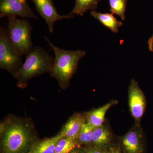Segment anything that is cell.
Listing matches in <instances>:
<instances>
[{"label":"cell","instance_id":"cell-10","mask_svg":"<svg viewBox=\"0 0 153 153\" xmlns=\"http://www.w3.org/2000/svg\"><path fill=\"white\" fill-rule=\"evenodd\" d=\"M113 134L108 125L95 128L92 137V146L104 150H107L112 146Z\"/></svg>","mask_w":153,"mask_h":153},{"label":"cell","instance_id":"cell-11","mask_svg":"<svg viewBox=\"0 0 153 153\" xmlns=\"http://www.w3.org/2000/svg\"><path fill=\"white\" fill-rule=\"evenodd\" d=\"M117 100H111L98 108L91 111L86 114L88 123L93 127H98L104 124L105 114L111 107L117 104Z\"/></svg>","mask_w":153,"mask_h":153},{"label":"cell","instance_id":"cell-2","mask_svg":"<svg viewBox=\"0 0 153 153\" xmlns=\"http://www.w3.org/2000/svg\"><path fill=\"white\" fill-rule=\"evenodd\" d=\"M32 130L27 124L16 121L5 128L1 142L2 153H25L33 145Z\"/></svg>","mask_w":153,"mask_h":153},{"label":"cell","instance_id":"cell-17","mask_svg":"<svg viewBox=\"0 0 153 153\" xmlns=\"http://www.w3.org/2000/svg\"><path fill=\"white\" fill-rule=\"evenodd\" d=\"M77 144L76 139L63 137L56 145L55 153H70L76 149Z\"/></svg>","mask_w":153,"mask_h":153},{"label":"cell","instance_id":"cell-22","mask_svg":"<svg viewBox=\"0 0 153 153\" xmlns=\"http://www.w3.org/2000/svg\"><path fill=\"white\" fill-rule=\"evenodd\" d=\"M70 153H83V150H80L76 149L74 150Z\"/></svg>","mask_w":153,"mask_h":153},{"label":"cell","instance_id":"cell-16","mask_svg":"<svg viewBox=\"0 0 153 153\" xmlns=\"http://www.w3.org/2000/svg\"><path fill=\"white\" fill-rule=\"evenodd\" d=\"M94 128L87 122L82 125L79 131L76 140L77 143L81 145L87 146H92V137Z\"/></svg>","mask_w":153,"mask_h":153},{"label":"cell","instance_id":"cell-3","mask_svg":"<svg viewBox=\"0 0 153 153\" xmlns=\"http://www.w3.org/2000/svg\"><path fill=\"white\" fill-rule=\"evenodd\" d=\"M54 60L48 52L36 47L27 55L25 63L15 73V77L22 84L31 78L52 70Z\"/></svg>","mask_w":153,"mask_h":153},{"label":"cell","instance_id":"cell-14","mask_svg":"<svg viewBox=\"0 0 153 153\" xmlns=\"http://www.w3.org/2000/svg\"><path fill=\"white\" fill-rule=\"evenodd\" d=\"M91 14L94 19H97L114 33H117L119 32V28L123 25V23L121 21H118L112 13H102L96 11H91Z\"/></svg>","mask_w":153,"mask_h":153},{"label":"cell","instance_id":"cell-7","mask_svg":"<svg viewBox=\"0 0 153 153\" xmlns=\"http://www.w3.org/2000/svg\"><path fill=\"white\" fill-rule=\"evenodd\" d=\"M119 141V147L122 153H144L145 137L141 125L135 124Z\"/></svg>","mask_w":153,"mask_h":153},{"label":"cell","instance_id":"cell-4","mask_svg":"<svg viewBox=\"0 0 153 153\" xmlns=\"http://www.w3.org/2000/svg\"><path fill=\"white\" fill-rule=\"evenodd\" d=\"M7 17L8 35L11 44L19 55L27 56L34 49L31 39L33 27L27 20L15 16Z\"/></svg>","mask_w":153,"mask_h":153},{"label":"cell","instance_id":"cell-21","mask_svg":"<svg viewBox=\"0 0 153 153\" xmlns=\"http://www.w3.org/2000/svg\"><path fill=\"white\" fill-rule=\"evenodd\" d=\"M148 45L149 50L153 52V34L148 40Z\"/></svg>","mask_w":153,"mask_h":153},{"label":"cell","instance_id":"cell-5","mask_svg":"<svg viewBox=\"0 0 153 153\" xmlns=\"http://www.w3.org/2000/svg\"><path fill=\"white\" fill-rule=\"evenodd\" d=\"M22 57L14 50L10 41L7 30L0 27V67L13 72L21 65Z\"/></svg>","mask_w":153,"mask_h":153},{"label":"cell","instance_id":"cell-19","mask_svg":"<svg viewBox=\"0 0 153 153\" xmlns=\"http://www.w3.org/2000/svg\"><path fill=\"white\" fill-rule=\"evenodd\" d=\"M106 150L91 146L84 149L83 153H105Z\"/></svg>","mask_w":153,"mask_h":153},{"label":"cell","instance_id":"cell-15","mask_svg":"<svg viewBox=\"0 0 153 153\" xmlns=\"http://www.w3.org/2000/svg\"><path fill=\"white\" fill-rule=\"evenodd\" d=\"M101 0H75L74 8L68 14L73 17L74 15L83 16L87 11H95Z\"/></svg>","mask_w":153,"mask_h":153},{"label":"cell","instance_id":"cell-20","mask_svg":"<svg viewBox=\"0 0 153 153\" xmlns=\"http://www.w3.org/2000/svg\"><path fill=\"white\" fill-rule=\"evenodd\" d=\"M105 153H122V152L121 151L119 147L113 146L107 150H106Z\"/></svg>","mask_w":153,"mask_h":153},{"label":"cell","instance_id":"cell-1","mask_svg":"<svg viewBox=\"0 0 153 153\" xmlns=\"http://www.w3.org/2000/svg\"><path fill=\"white\" fill-rule=\"evenodd\" d=\"M55 54V57L51 72L52 76L58 80L63 87L67 86L77 69L78 63L86 55V52L80 50H66L55 46L45 36Z\"/></svg>","mask_w":153,"mask_h":153},{"label":"cell","instance_id":"cell-6","mask_svg":"<svg viewBox=\"0 0 153 153\" xmlns=\"http://www.w3.org/2000/svg\"><path fill=\"white\" fill-rule=\"evenodd\" d=\"M128 105L135 124L140 125L146 107V99L144 94L136 80L132 79L128 90Z\"/></svg>","mask_w":153,"mask_h":153},{"label":"cell","instance_id":"cell-13","mask_svg":"<svg viewBox=\"0 0 153 153\" xmlns=\"http://www.w3.org/2000/svg\"><path fill=\"white\" fill-rule=\"evenodd\" d=\"M63 137L60 132L56 136L33 143L29 153H55L56 145Z\"/></svg>","mask_w":153,"mask_h":153},{"label":"cell","instance_id":"cell-12","mask_svg":"<svg viewBox=\"0 0 153 153\" xmlns=\"http://www.w3.org/2000/svg\"><path fill=\"white\" fill-rule=\"evenodd\" d=\"M85 123L82 115L77 114L71 117L60 132L64 137L77 138L82 125Z\"/></svg>","mask_w":153,"mask_h":153},{"label":"cell","instance_id":"cell-8","mask_svg":"<svg viewBox=\"0 0 153 153\" xmlns=\"http://www.w3.org/2000/svg\"><path fill=\"white\" fill-rule=\"evenodd\" d=\"M9 16L38 19L27 0H0V17Z\"/></svg>","mask_w":153,"mask_h":153},{"label":"cell","instance_id":"cell-9","mask_svg":"<svg viewBox=\"0 0 153 153\" xmlns=\"http://www.w3.org/2000/svg\"><path fill=\"white\" fill-rule=\"evenodd\" d=\"M35 4L40 16L44 19L50 33H53L54 25L57 21L73 17L69 15H59L53 4L52 0H31Z\"/></svg>","mask_w":153,"mask_h":153},{"label":"cell","instance_id":"cell-18","mask_svg":"<svg viewBox=\"0 0 153 153\" xmlns=\"http://www.w3.org/2000/svg\"><path fill=\"white\" fill-rule=\"evenodd\" d=\"M110 11L120 17L123 21H125L126 7L128 0H108Z\"/></svg>","mask_w":153,"mask_h":153}]
</instances>
